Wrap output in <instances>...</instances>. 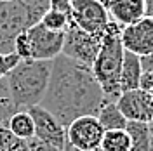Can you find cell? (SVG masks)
I'll use <instances>...</instances> for the list:
<instances>
[{"instance_id": "obj_25", "label": "cell", "mask_w": 153, "mask_h": 151, "mask_svg": "<svg viewBox=\"0 0 153 151\" xmlns=\"http://www.w3.org/2000/svg\"><path fill=\"white\" fill-rule=\"evenodd\" d=\"M63 151H82V150H78V148H75L73 144H70V142H65V146H63Z\"/></svg>"}, {"instance_id": "obj_1", "label": "cell", "mask_w": 153, "mask_h": 151, "mask_svg": "<svg viewBox=\"0 0 153 151\" xmlns=\"http://www.w3.org/2000/svg\"><path fill=\"white\" fill-rule=\"evenodd\" d=\"M105 101L91 66L75 59L59 56L52 61L51 78L40 106L68 127L78 116L96 115Z\"/></svg>"}, {"instance_id": "obj_17", "label": "cell", "mask_w": 153, "mask_h": 151, "mask_svg": "<svg viewBox=\"0 0 153 151\" xmlns=\"http://www.w3.org/2000/svg\"><path fill=\"white\" fill-rule=\"evenodd\" d=\"M99 151H131V137L125 129L105 130Z\"/></svg>"}, {"instance_id": "obj_24", "label": "cell", "mask_w": 153, "mask_h": 151, "mask_svg": "<svg viewBox=\"0 0 153 151\" xmlns=\"http://www.w3.org/2000/svg\"><path fill=\"white\" fill-rule=\"evenodd\" d=\"M49 5H51V9L68 12L70 5H71V0H49Z\"/></svg>"}, {"instance_id": "obj_9", "label": "cell", "mask_w": 153, "mask_h": 151, "mask_svg": "<svg viewBox=\"0 0 153 151\" xmlns=\"http://www.w3.org/2000/svg\"><path fill=\"white\" fill-rule=\"evenodd\" d=\"M122 45L125 50L139 57H146L153 52V18L144 16L136 23L124 26L120 31Z\"/></svg>"}, {"instance_id": "obj_4", "label": "cell", "mask_w": 153, "mask_h": 151, "mask_svg": "<svg viewBox=\"0 0 153 151\" xmlns=\"http://www.w3.org/2000/svg\"><path fill=\"white\" fill-rule=\"evenodd\" d=\"M37 24L21 0L0 2V52H14V40L21 31Z\"/></svg>"}, {"instance_id": "obj_29", "label": "cell", "mask_w": 153, "mask_h": 151, "mask_svg": "<svg viewBox=\"0 0 153 151\" xmlns=\"http://www.w3.org/2000/svg\"><path fill=\"white\" fill-rule=\"evenodd\" d=\"M150 56H152V57H153V52H152V54H150Z\"/></svg>"}, {"instance_id": "obj_10", "label": "cell", "mask_w": 153, "mask_h": 151, "mask_svg": "<svg viewBox=\"0 0 153 151\" xmlns=\"http://www.w3.org/2000/svg\"><path fill=\"white\" fill-rule=\"evenodd\" d=\"M28 111L33 118V125H35V139L63 150V146L66 142V127L40 104L28 108Z\"/></svg>"}, {"instance_id": "obj_23", "label": "cell", "mask_w": 153, "mask_h": 151, "mask_svg": "<svg viewBox=\"0 0 153 151\" xmlns=\"http://www.w3.org/2000/svg\"><path fill=\"white\" fill-rule=\"evenodd\" d=\"M30 151H63L59 150V148H56V146H51V144H47V142H42L38 141V139H30Z\"/></svg>"}, {"instance_id": "obj_7", "label": "cell", "mask_w": 153, "mask_h": 151, "mask_svg": "<svg viewBox=\"0 0 153 151\" xmlns=\"http://www.w3.org/2000/svg\"><path fill=\"white\" fill-rule=\"evenodd\" d=\"M30 42V59L37 61H54L65 44V31H51L42 23L26 28Z\"/></svg>"}, {"instance_id": "obj_21", "label": "cell", "mask_w": 153, "mask_h": 151, "mask_svg": "<svg viewBox=\"0 0 153 151\" xmlns=\"http://www.w3.org/2000/svg\"><path fill=\"white\" fill-rule=\"evenodd\" d=\"M19 61H21L19 56L18 54H14V52H10V54H4V52H0V82H2V80L12 71V68L16 66Z\"/></svg>"}, {"instance_id": "obj_11", "label": "cell", "mask_w": 153, "mask_h": 151, "mask_svg": "<svg viewBox=\"0 0 153 151\" xmlns=\"http://www.w3.org/2000/svg\"><path fill=\"white\" fill-rule=\"evenodd\" d=\"M110 19L120 28L129 26L144 16H152L153 0H103Z\"/></svg>"}, {"instance_id": "obj_30", "label": "cell", "mask_w": 153, "mask_h": 151, "mask_svg": "<svg viewBox=\"0 0 153 151\" xmlns=\"http://www.w3.org/2000/svg\"><path fill=\"white\" fill-rule=\"evenodd\" d=\"M152 18H153V12H152Z\"/></svg>"}, {"instance_id": "obj_14", "label": "cell", "mask_w": 153, "mask_h": 151, "mask_svg": "<svg viewBox=\"0 0 153 151\" xmlns=\"http://www.w3.org/2000/svg\"><path fill=\"white\" fill-rule=\"evenodd\" d=\"M97 120L103 125L105 130H115V129H125L127 125V118H125L122 111L118 110L117 106V101H110V99H105L103 104L99 106L97 110Z\"/></svg>"}, {"instance_id": "obj_32", "label": "cell", "mask_w": 153, "mask_h": 151, "mask_svg": "<svg viewBox=\"0 0 153 151\" xmlns=\"http://www.w3.org/2000/svg\"><path fill=\"white\" fill-rule=\"evenodd\" d=\"M97 151H99V150H97Z\"/></svg>"}, {"instance_id": "obj_16", "label": "cell", "mask_w": 153, "mask_h": 151, "mask_svg": "<svg viewBox=\"0 0 153 151\" xmlns=\"http://www.w3.org/2000/svg\"><path fill=\"white\" fill-rule=\"evenodd\" d=\"M125 130L131 137V151H150V123L127 120Z\"/></svg>"}, {"instance_id": "obj_3", "label": "cell", "mask_w": 153, "mask_h": 151, "mask_svg": "<svg viewBox=\"0 0 153 151\" xmlns=\"http://www.w3.org/2000/svg\"><path fill=\"white\" fill-rule=\"evenodd\" d=\"M120 31L122 28L117 23L110 21L108 28L103 33L97 56L91 66L97 84L101 85L105 99H110V101H117L122 94L120 92V70H122L125 49L122 45Z\"/></svg>"}, {"instance_id": "obj_2", "label": "cell", "mask_w": 153, "mask_h": 151, "mask_svg": "<svg viewBox=\"0 0 153 151\" xmlns=\"http://www.w3.org/2000/svg\"><path fill=\"white\" fill-rule=\"evenodd\" d=\"M52 61L23 59L4 78L10 101L16 110H28L42 103L51 78Z\"/></svg>"}, {"instance_id": "obj_31", "label": "cell", "mask_w": 153, "mask_h": 151, "mask_svg": "<svg viewBox=\"0 0 153 151\" xmlns=\"http://www.w3.org/2000/svg\"><path fill=\"white\" fill-rule=\"evenodd\" d=\"M101 2H103V0H101Z\"/></svg>"}, {"instance_id": "obj_19", "label": "cell", "mask_w": 153, "mask_h": 151, "mask_svg": "<svg viewBox=\"0 0 153 151\" xmlns=\"http://www.w3.org/2000/svg\"><path fill=\"white\" fill-rule=\"evenodd\" d=\"M38 23H42L51 31H66V28L70 26V16L68 12H63V10L49 9Z\"/></svg>"}, {"instance_id": "obj_18", "label": "cell", "mask_w": 153, "mask_h": 151, "mask_svg": "<svg viewBox=\"0 0 153 151\" xmlns=\"http://www.w3.org/2000/svg\"><path fill=\"white\" fill-rule=\"evenodd\" d=\"M0 151H30V142L18 137L5 120L0 122Z\"/></svg>"}, {"instance_id": "obj_27", "label": "cell", "mask_w": 153, "mask_h": 151, "mask_svg": "<svg viewBox=\"0 0 153 151\" xmlns=\"http://www.w3.org/2000/svg\"><path fill=\"white\" fill-rule=\"evenodd\" d=\"M146 92H148V94H150V97H152V99H153V84H152V87H150V89H148Z\"/></svg>"}, {"instance_id": "obj_26", "label": "cell", "mask_w": 153, "mask_h": 151, "mask_svg": "<svg viewBox=\"0 0 153 151\" xmlns=\"http://www.w3.org/2000/svg\"><path fill=\"white\" fill-rule=\"evenodd\" d=\"M150 151H153V123H150Z\"/></svg>"}, {"instance_id": "obj_22", "label": "cell", "mask_w": 153, "mask_h": 151, "mask_svg": "<svg viewBox=\"0 0 153 151\" xmlns=\"http://www.w3.org/2000/svg\"><path fill=\"white\" fill-rule=\"evenodd\" d=\"M14 54H18L19 59H30V42H28V35L26 30L21 31L16 40H14Z\"/></svg>"}, {"instance_id": "obj_12", "label": "cell", "mask_w": 153, "mask_h": 151, "mask_svg": "<svg viewBox=\"0 0 153 151\" xmlns=\"http://www.w3.org/2000/svg\"><path fill=\"white\" fill-rule=\"evenodd\" d=\"M117 106L127 120L153 123V99L141 89L122 92L117 99Z\"/></svg>"}, {"instance_id": "obj_5", "label": "cell", "mask_w": 153, "mask_h": 151, "mask_svg": "<svg viewBox=\"0 0 153 151\" xmlns=\"http://www.w3.org/2000/svg\"><path fill=\"white\" fill-rule=\"evenodd\" d=\"M68 16L70 24L92 35H103L111 21L101 0H71Z\"/></svg>"}, {"instance_id": "obj_20", "label": "cell", "mask_w": 153, "mask_h": 151, "mask_svg": "<svg viewBox=\"0 0 153 151\" xmlns=\"http://www.w3.org/2000/svg\"><path fill=\"white\" fill-rule=\"evenodd\" d=\"M14 111H16V108H14L12 101H10L9 94H7V89H5V84L2 80L0 82V122L7 120Z\"/></svg>"}, {"instance_id": "obj_8", "label": "cell", "mask_w": 153, "mask_h": 151, "mask_svg": "<svg viewBox=\"0 0 153 151\" xmlns=\"http://www.w3.org/2000/svg\"><path fill=\"white\" fill-rule=\"evenodd\" d=\"M105 129L96 115L78 116L66 127V141L82 151H97Z\"/></svg>"}, {"instance_id": "obj_28", "label": "cell", "mask_w": 153, "mask_h": 151, "mask_svg": "<svg viewBox=\"0 0 153 151\" xmlns=\"http://www.w3.org/2000/svg\"><path fill=\"white\" fill-rule=\"evenodd\" d=\"M0 2H9V0H0Z\"/></svg>"}, {"instance_id": "obj_13", "label": "cell", "mask_w": 153, "mask_h": 151, "mask_svg": "<svg viewBox=\"0 0 153 151\" xmlns=\"http://www.w3.org/2000/svg\"><path fill=\"white\" fill-rule=\"evenodd\" d=\"M141 75H143L141 57L129 50H124V61H122V70H120V92L139 89Z\"/></svg>"}, {"instance_id": "obj_6", "label": "cell", "mask_w": 153, "mask_h": 151, "mask_svg": "<svg viewBox=\"0 0 153 151\" xmlns=\"http://www.w3.org/2000/svg\"><path fill=\"white\" fill-rule=\"evenodd\" d=\"M101 40L103 35H92L70 24L65 31V44L61 54L78 63H84L87 66H92L97 50L101 47Z\"/></svg>"}, {"instance_id": "obj_15", "label": "cell", "mask_w": 153, "mask_h": 151, "mask_svg": "<svg viewBox=\"0 0 153 151\" xmlns=\"http://www.w3.org/2000/svg\"><path fill=\"white\" fill-rule=\"evenodd\" d=\"M5 122L10 130L21 139L30 141L35 137V125H33V118L28 110H16Z\"/></svg>"}]
</instances>
